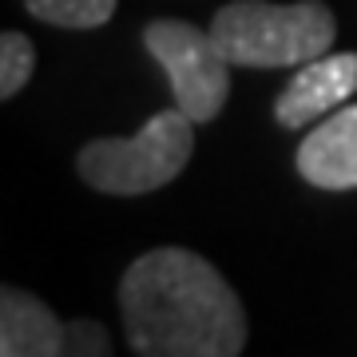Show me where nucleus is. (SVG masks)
Returning a JSON list of instances; mask_svg holds the SVG:
<instances>
[{
	"mask_svg": "<svg viewBox=\"0 0 357 357\" xmlns=\"http://www.w3.org/2000/svg\"><path fill=\"white\" fill-rule=\"evenodd\" d=\"M119 318L135 357H238L250 333L234 286L183 246L131 262L119 282Z\"/></svg>",
	"mask_w": 357,
	"mask_h": 357,
	"instance_id": "f257e3e1",
	"label": "nucleus"
},
{
	"mask_svg": "<svg viewBox=\"0 0 357 357\" xmlns=\"http://www.w3.org/2000/svg\"><path fill=\"white\" fill-rule=\"evenodd\" d=\"M218 48L234 68H302L333 48L337 20L321 0H234L211 20Z\"/></svg>",
	"mask_w": 357,
	"mask_h": 357,
	"instance_id": "f03ea898",
	"label": "nucleus"
},
{
	"mask_svg": "<svg viewBox=\"0 0 357 357\" xmlns=\"http://www.w3.org/2000/svg\"><path fill=\"white\" fill-rule=\"evenodd\" d=\"M195 123L183 107L151 115L131 139H91L79 147L76 171L100 195H151L175 183L195 155Z\"/></svg>",
	"mask_w": 357,
	"mask_h": 357,
	"instance_id": "7ed1b4c3",
	"label": "nucleus"
},
{
	"mask_svg": "<svg viewBox=\"0 0 357 357\" xmlns=\"http://www.w3.org/2000/svg\"><path fill=\"white\" fill-rule=\"evenodd\" d=\"M143 48L163 68L175 107L191 115L203 128L222 115L230 100V60L218 48L211 28H199L191 20H151L143 28Z\"/></svg>",
	"mask_w": 357,
	"mask_h": 357,
	"instance_id": "20e7f679",
	"label": "nucleus"
},
{
	"mask_svg": "<svg viewBox=\"0 0 357 357\" xmlns=\"http://www.w3.org/2000/svg\"><path fill=\"white\" fill-rule=\"evenodd\" d=\"M349 96H357V52H326L298 68L290 84L278 91L274 123L282 131L314 128L330 112L345 107Z\"/></svg>",
	"mask_w": 357,
	"mask_h": 357,
	"instance_id": "39448f33",
	"label": "nucleus"
},
{
	"mask_svg": "<svg viewBox=\"0 0 357 357\" xmlns=\"http://www.w3.org/2000/svg\"><path fill=\"white\" fill-rule=\"evenodd\" d=\"M294 167L318 191H357V103L314 123L302 135Z\"/></svg>",
	"mask_w": 357,
	"mask_h": 357,
	"instance_id": "423d86ee",
	"label": "nucleus"
},
{
	"mask_svg": "<svg viewBox=\"0 0 357 357\" xmlns=\"http://www.w3.org/2000/svg\"><path fill=\"white\" fill-rule=\"evenodd\" d=\"M68 321L20 286L0 290V357H56Z\"/></svg>",
	"mask_w": 357,
	"mask_h": 357,
	"instance_id": "0eeeda50",
	"label": "nucleus"
},
{
	"mask_svg": "<svg viewBox=\"0 0 357 357\" xmlns=\"http://www.w3.org/2000/svg\"><path fill=\"white\" fill-rule=\"evenodd\" d=\"M119 0H24V8L44 24L56 28H72V32H88L100 28L115 16Z\"/></svg>",
	"mask_w": 357,
	"mask_h": 357,
	"instance_id": "6e6552de",
	"label": "nucleus"
},
{
	"mask_svg": "<svg viewBox=\"0 0 357 357\" xmlns=\"http://www.w3.org/2000/svg\"><path fill=\"white\" fill-rule=\"evenodd\" d=\"M36 72V48L24 32L0 36V100H13L24 91V84Z\"/></svg>",
	"mask_w": 357,
	"mask_h": 357,
	"instance_id": "1a4fd4ad",
	"label": "nucleus"
},
{
	"mask_svg": "<svg viewBox=\"0 0 357 357\" xmlns=\"http://www.w3.org/2000/svg\"><path fill=\"white\" fill-rule=\"evenodd\" d=\"M56 357H115L112 354V333L96 318H72L64 330V342Z\"/></svg>",
	"mask_w": 357,
	"mask_h": 357,
	"instance_id": "9d476101",
	"label": "nucleus"
}]
</instances>
